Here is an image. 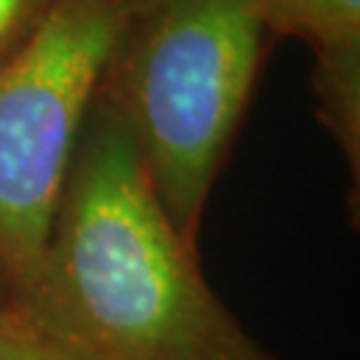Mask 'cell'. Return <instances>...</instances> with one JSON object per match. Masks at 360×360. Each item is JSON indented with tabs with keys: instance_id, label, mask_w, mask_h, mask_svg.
I'll return each mask as SVG.
<instances>
[{
	"instance_id": "cell-1",
	"label": "cell",
	"mask_w": 360,
	"mask_h": 360,
	"mask_svg": "<svg viewBox=\"0 0 360 360\" xmlns=\"http://www.w3.org/2000/svg\"><path fill=\"white\" fill-rule=\"evenodd\" d=\"M11 307L91 360H281L203 278L129 129L96 96L30 283Z\"/></svg>"
},
{
	"instance_id": "cell-2",
	"label": "cell",
	"mask_w": 360,
	"mask_h": 360,
	"mask_svg": "<svg viewBox=\"0 0 360 360\" xmlns=\"http://www.w3.org/2000/svg\"><path fill=\"white\" fill-rule=\"evenodd\" d=\"M267 38L259 0H131L110 56L99 99L129 129L160 206L193 248Z\"/></svg>"
},
{
	"instance_id": "cell-3",
	"label": "cell",
	"mask_w": 360,
	"mask_h": 360,
	"mask_svg": "<svg viewBox=\"0 0 360 360\" xmlns=\"http://www.w3.org/2000/svg\"><path fill=\"white\" fill-rule=\"evenodd\" d=\"M131 0H56L0 65V264L11 296L49 243L77 139Z\"/></svg>"
},
{
	"instance_id": "cell-4",
	"label": "cell",
	"mask_w": 360,
	"mask_h": 360,
	"mask_svg": "<svg viewBox=\"0 0 360 360\" xmlns=\"http://www.w3.org/2000/svg\"><path fill=\"white\" fill-rule=\"evenodd\" d=\"M270 35L307 43L315 53L360 49V0H259Z\"/></svg>"
},
{
	"instance_id": "cell-5",
	"label": "cell",
	"mask_w": 360,
	"mask_h": 360,
	"mask_svg": "<svg viewBox=\"0 0 360 360\" xmlns=\"http://www.w3.org/2000/svg\"><path fill=\"white\" fill-rule=\"evenodd\" d=\"M315 96L326 129L334 134L358 190L360 166V49L315 53Z\"/></svg>"
},
{
	"instance_id": "cell-6",
	"label": "cell",
	"mask_w": 360,
	"mask_h": 360,
	"mask_svg": "<svg viewBox=\"0 0 360 360\" xmlns=\"http://www.w3.org/2000/svg\"><path fill=\"white\" fill-rule=\"evenodd\" d=\"M0 360H91L67 347L65 342L43 334L25 321L11 304H0Z\"/></svg>"
},
{
	"instance_id": "cell-7",
	"label": "cell",
	"mask_w": 360,
	"mask_h": 360,
	"mask_svg": "<svg viewBox=\"0 0 360 360\" xmlns=\"http://www.w3.org/2000/svg\"><path fill=\"white\" fill-rule=\"evenodd\" d=\"M56 0H0V65L35 35Z\"/></svg>"
},
{
	"instance_id": "cell-8",
	"label": "cell",
	"mask_w": 360,
	"mask_h": 360,
	"mask_svg": "<svg viewBox=\"0 0 360 360\" xmlns=\"http://www.w3.org/2000/svg\"><path fill=\"white\" fill-rule=\"evenodd\" d=\"M0 304H11V291H8V278L3 272V264H0Z\"/></svg>"
}]
</instances>
